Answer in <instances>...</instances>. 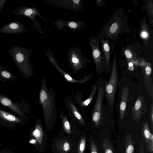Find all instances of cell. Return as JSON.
<instances>
[{
	"label": "cell",
	"mask_w": 153,
	"mask_h": 153,
	"mask_svg": "<svg viewBox=\"0 0 153 153\" xmlns=\"http://www.w3.org/2000/svg\"><path fill=\"white\" fill-rule=\"evenodd\" d=\"M39 102L42 107L46 125L52 124L54 122L56 115L55 94L53 89L48 90L45 79L43 78L41 80Z\"/></svg>",
	"instance_id": "cell-2"
},
{
	"label": "cell",
	"mask_w": 153,
	"mask_h": 153,
	"mask_svg": "<svg viewBox=\"0 0 153 153\" xmlns=\"http://www.w3.org/2000/svg\"><path fill=\"white\" fill-rule=\"evenodd\" d=\"M46 55L53 66L62 74L65 79L70 82L82 84L86 82L92 77L93 75L92 74H90L88 76H85L84 78L82 79H75L60 67L53 53L50 50L46 51Z\"/></svg>",
	"instance_id": "cell-10"
},
{
	"label": "cell",
	"mask_w": 153,
	"mask_h": 153,
	"mask_svg": "<svg viewBox=\"0 0 153 153\" xmlns=\"http://www.w3.org/2000/svg\"><path fill=\"white\" fill-rule=\"evenodd\" d=\"M105 0H98L96 1L97 7H100L103 5L105 3Z\"/></svg>",
	"instance_id": "cell-33"
},
{
	"label": "cell",
	"mask_w": 153,
	"mask_h": 153,
	"mask_svg": "<svg viewBox=\"0 0 153 153\" xmlns=\"http://www.w3.org/2000/svg\"><path fill=\"white\" fill-rule=\"evenodd\" d=\"M99 35L92 36L89 40V44L92 49V56L96 71L99 75L105 71V60L103 53L100 48Z\"/></svg>",
	"instance_id": "cell-6"
},
{
	"label": "cell",
	"mask_w": 153,
	"mask_h": 153,
	"mask_svg": "<svg viewBox=\"0 0 153 153\" xmlns=\"http://www.w3.org/2000/svg\"><path fill=\"white\" fill-rule=\"evenodd\" d=\"M1 74L2 76L6 78H9L11 77L10 73L8 71L5 70L2 71Z\"/></svg>",
	"instance_id": "cell-31"
},
{
	"label": "cell",
	"mask_w": 153,
	"mask_h": 153,
	"mask_svg": "<svg viewBox=\"0 0 153 153\" xmlns=\"http://www.w3.org/2000/svg\"><path fill=\"white\" fill-rule=\"evenodd\" d=\"M153 0H146L143 7L149 19V23L153 26Z\"/></svg>",
	"instance_id": "cell-19"
},
{
	"label": "cell",
	"mask_w": 153,
	"mask_h": 153,
	"mask_svg": "<svg viewBox=\"0 0 153 153\" xmlns=\"http://www.w3.org/2000/svg\"><path fill=\"white\" fill-rule=\"evenodd\" d=\"M134 142L131 134L128 133L126 138L124 153H134Z\"/></svg>",
	"instance_id": "cell-21"
},
{
	"label": "cell",
	"mask_w": 153,
	"mask_h": 153,
	"mask_svg": "<svg viewBox=\"0 0 153 153\" xmlns=\"http://www.w3.org/2000/svg\"><path fill=\"white\" fill-rule=\"evenodd\" d=\"M134 48H131V45H128L123 51V53L127 60L129 61L134 60L137 59L139 55L134 53H137L135 51H134Z\"/></svg>",
	"instance_id": "cell-22"
},
{
	"label": "cell",
	"mask_w": 153,
	"mask_h": 153,
	"mask_svg": "<svg viewBox=\"0 0 153 153\" xmlns=\"http://www.w3.org/2000/svg\"><path fill=\"white\" fill-rule=\"evenodd\" d=\"M102 146L104 153H114L113 148L108 139H103Z\"/></svg>",
	"instance_id": "cell-26"
},
{
	"label": "cell",
	"mask_w": 153,
	"mask_h": 153,
	"mask_svg": "<svg viewBox=\"0 0 153 153\" xmlns=\"http://www.w3.org/2000/svg\"><path fill=\"white\" fill-rule=\"evenodd\" d=\"M107 82L106 80L101 78L96 83L97 86V94L92 113L91 119L92 122L96 127L100 126L101 123L103 100L105 96V88Z\"/></svg>",
	"instance_id": "cell-5"
},
{
	"label": "cell",
	"mask_w": 153,
	"mask_h": 153,
	"mask_svg": "<svg viewBox=\"0 0 153 153\" xmlns=\"http://www.w3.org/2000/svg\"><path fill=\"white\" fill-rule=\"evenodd\" d=\"M0 102L3 105L9 107L18 114L23 115V113L18 107L8 98L0 95Z\"/></svg>",
	"instance_id": "cell-20"
},
{
	"label": "cell",
	"mask_w": 153,
	"mask_h": 153,
	"mask_svg": "<svg viewBox=\"0 0 153 153\" xmlns=\"http://www.w3.org/2000/svg\"><path fill=\"white\" fill-rule=\"evenodd\" d=\"M145 103L144 100L141 94L137 97L131 110V114L134 120L139 121L142 115L145 111Z\"/></svg>",
	"instance_id": "cell-15"
},
{
	"label": "cell",
	"mask_w": 153,
	"mask_h": 153,
	"mask_svg": "<svg viewBox=\"0 0 153 153\" xmlns=\"http://www.w3.org/2000/svg\"><path fill=\"white\" fill-rule=\"evenodd\" d=\"M46 2L59 7L72 10L77 12L82 10L83 2L82 0H49Z\"/></svg>",
	"instance_id": "cell-13"
},
{
	"label": "cell",
	"mask_w": 153,
	"mask_h": 153,
	"mask_svg": "<svg viewBox=\"0 0 153 153\" xmlns=\"http://www.w3.org/2000/svg\"><path fill=\"white\" fill-rule=\"evenodd\" d=\"M139 36L143 43V51L147 54L152 53L153 30L150 27L144 17L141 19L140 27L138 29Z\"/></svg>",
	"instance_id": "cell-7"
},
{
	"label": "cell",
	"mask_w": 153,
	"mask_h": 153,
	"mask_svg": "<svg viewBox=\"0 0 153 153\" xmlns=\"http://www.w3.org/2000/svg\"><path fill=\"white\" fill-rule=\"evenodd\" d=\"M102 49V52L105 60V71L108 73L111 69V57L114 49V42L111 44L109 39H107L100 38Z\"/></svg>",
	"instance_id": "cell-11"
},
{
	"label": "cell",
	"mask_w": 153,
	"mask_h": 153,
	"mask_svg": "<svg viewBox=\"0 0 153 153\" xmlns=\"http://www.w3.org/2000/svg\"><path fill=\"white\" fill-rule=\"evenodd\" d=\"M143 146V144L141 141L140 143L139 153H145Z\"/></svg>",
	"instance_id": "cell-32"
},
{
	"label": "cell",
	"mask_w": 153,
	"mask_h": 153,
	"mask_svg": "<svg viewBox=\"0 0 153 153\" xmlns=\"http://www.w3.org/2000/svg\"><path fill=\"white\" fill-rule=\"evenodd\" d=\"M90 153H99L97 145L93 141H91V142Z\"/></svg>",
	"instance_id": "cell-29"
},
{
	"label": "cell",
	"mask_w": 153,
	"mask_h": 153,
	"mask_svg": "<svg viewBox=\"0 0 153 153\" xmlns=\"http://www.w3.org/2000/svg\"></svg>",
	"instance_id": "cell-36"
},
{
	"label": "cell",
	"mask_w": 153,
	"mask_h": 153,
	"mask_svg": "<svg viewBox=\"0 0 153 153\" xmlns=\"http://www.w3.org/2000/svg\"><path fill=\"white\" fill-rule=\"evenodd\" d=\"M27 30L24 24L18 21L11 22L6 23L0 28V33L7 34H20Z\"/></svg>",
	"instance_id": "cell-14"
},
{
	"label": "cell",
	"mask_w": 153,
	"mask_h": 153,
	"mask_svg": "<svg viewBox=\"0 0 153 153\" xmlns=\"http://www.w3.org/2000/svg\"><path fill=\"white\" fill-rule=\"evenodd\" d=\"M97 86L96 84L92 85L91 91L88 97L84 101H82L79 97H76V100L77 104L82 109L83 107H87L92 100L94 97L97 92Z\"/></svg>",
	"instance_id": "cell-18"
},
{
	"label": "cell",
	"mask_w": 153,
	"mask_h": 153,
	"mask_svg": "<svg viewBox=\"0 0 153 153\" xmlns=\"http://www.w3.org/2000/svg\"><path fill=\"white\" fill-rule=\"evenodd\" d=\"M7 0H0V13Z\"/></svg>",
	"instance_id": "cell-35"
},
{
	"label": "cell",
	"mask_w": 153,
	"mask_h": 153,
	"mask_svg": "<svg viewBox=\"0 0 153 153\" xmlns=\"http://www.w3.org/2000/svg\"><path fill=\"white\" fill-rule=\"evenodd\" d=\"M68 102L71 111L73 116L82 124L84 125L85 123L83 118L74 103L70 101H69Z\"/></svg>",
	"instance_id": "cell-23"
},
{
	"label": "cell",
	"mask_w": 153,
	"mask_h": 153,
	"mask_svg": "<svg viewBox=\"0 0 153 153\" xmlns=\"http://www.w3.org/2000/svg\"><path fill=\"white\" fill-rule=\"evenodd\" d=\"M68 58L71 67L75 72L84 68L89 62L87 58L83 56L81 50L77 47L69 50Z\"/></svg>",
	"instance_id": "cell-8"
},
{
	"label": "cell",
	"mask_w": 153,
	"mask_h": 153,
	"mask_svg": "<svg viewBox=\"0 0 153 153\" xmlns=\"http://www.w3.org/2000/svg\"><path fill=\"white\" fill-rule=\"evenodd\" d=\"M150 118L151 126V131L153 132V102L151 105L150 113Z\"/></svg>",
	"instance_id": "cell-30"
},
{
	"label": "cell",
	"mask_w": 153,
	"mask_h": 153,
	"mask_svg": "<svg viewBox=\"0 0 153 153\" xmlns=\"http://www.w3.org/2000/svg\"><path fill=\"white\" fill-rule=\"evenodd\" d=\"M8 51L19 69L27 76H32L33 69L28 59L33 52L32 48L28 49L12 45L11 48Z\"/></svg>",
	"instance_id": "cell-3"
},
{
	"label": "cell",
	"mask_w": 153,
	"mask_h": 153,
	"mask_svg": "<svg viewBox=\"0 0 153 153\" xmlns=\"http://www.w3.org/2000/svg\"><path fill=\"white\" fill-rule=\"evenodd\" d=\"M33 134L39 144H41L42 141L43 134L42 128L39 124H36Z\"/></svg>",
	"instance_id": "cell-24"
},
{
	"label": "cell",
	"mask_w": 153,
	"mask_h": 153,
	"mask_svg": "<svg viewBox=\"0 0 153 153\" xmlns=\"http://www.w3.org/2000/svg\"><path fill=\"white\" fill-rule=\"evenodd\" d=\"M70 146L69 144L67 142L64 143L63 145V149L65 151L67 152L69 149Z\"/></svg>",
	"instance_id": "cell-34"
},
{
	"label": "cell",
	"mask_w": 153,
	"mask_h": 153,
	"mask_svg": "<svg viewBox=\"0 0 153 153\" xmlns=\"http://www.w3.org/2000/svg\"><path fill=\"white\" fill-rule=\"evenodd\" d=\"M127 18L123 9H119L101 30L100 38L111 39L117 42L120 35L130 33L131 30L128 24Z\"/></svg>",
	"instance_id": "cell-1"
},
{
	"label": "cell",
	"mask_w": 153,
	"mask_h": 153,
	"mask_svg": "<svg viewBox=\"0 0 153 153\" xmlns=\"http://www.w3.org/2000/svg\"><path fill=\"white\" fill-rule=\"evenodd\" d=\"M129 91V88L127 86H125L122 90L120 105V117L121 121L123 119L125 116Z\"/></svg>",
	"instance_id": "cell-17"
},
{
	"label": "cell",
	"mask_w": 153,
	"mask_h": 153,
	"mask_svg": "<svg viewBox=\"0 0 153 153\" xmlns=\"http://www.w3.org/2000/svg\"><path fill=\"white\" fill-rule=\"evenodd\" d=\"M0 117L10 122H18L20 121L15 116L1 110H0Z\"/></svg>",
	"instance_id": "cell-25"
},
{
	"label": "cell",
	"mask_w": 153,
	"mask_h": 153,
	"mask_svg": "<svg viewBox=\"0 0 153 153\" xmlns=\"http://www.w3.org/2000/svg\"><path fill=\"white\" fill-rule=\"evenodd\" d=\"M141 134V141L145 144L147 151L153 153V134L147 122H143Z\"/></svg>",
	"instance_id": "cell-12"
},
{
	"label": "cell",
	"mask_w": 153,
	"mask_h": 153,
	"mask_svg": "<svg viewBox=\"0 0 153 153\" xmlns=\"http://www.w3.org/2000/svg\"><path fill=\"white\" fill-rule=\"evenodd\" d=\"M86 146V139L85 137H82L79 142L78 153H83Z\"/></svg>",
	"instance_id": "cell-28"
},
{
	"label": "cell",
	"mask_w": 153,
	"mask_h": 153,
	"mask_svg": "<svg viewBox=\"0 0 153 153\" xmlns=\"http://www.w3.org/2000/svg\"><path fill=\"white\" fill-rule=\"evenodd\" d=\"M62 119L63 125L65 131L68 134L71 133V128L69 123L67 117L63 115L61 116Z\"/></svg>",
	"instance_id": "cell-27"
},
{
	"label": "cell",
	"mask_w": 153,
	"mask_h": 153,
	"mask_svg": "<svg viewBox=\"0 0 153 153\" xmlns=\"http://www.w3.org/2000/svg\"><path fill=\"white\" fill-rule=\"evenodd\" d=\"M14 14L15 15L22 16L29 18L33 23V27L37 29L40 33L44 34L40 24L36 22L35 18L36 16H38L45 21V19L41 15L40 13L36 8L27 6L19 7L14 11Z\"/></svg>",
	"instance_id": "cell-9"
},
{
	"label": "cell",
	"mask_w": 153,
	"mask_h": 153,
	"mask_svg": "<svg viewBox=\"0 0 153 153\" xmlns=\"http://www.w3.org/2000/svg\"><path fill=\"white\" fill-rule=\"evenodd\" d=\"M56 27L59 30H61L65 26H67L73 31H76L84 27L86 23L83 22L79 21L75 22L72 21H64L58 19L54 22Z\"/></svg>",
	"instance_id": "cell-16"
},
{
	"label": "cell",
	"mask_w": 153,
	"mask_h": 153,
	"mask_svg": "<svg viewBox=\"0 0 153 153\" xmlns=\"http://www.w3.org/2000/svg\"><path fill=\"white\" fill-rule=\"evenodd\" d=\"M110 78L107 82L105 88V96L108 111L112 113L118 82V77L116 53L114 52Z\"/></svg>",
	"instance_id": "cell-4"
}]
</instances>
